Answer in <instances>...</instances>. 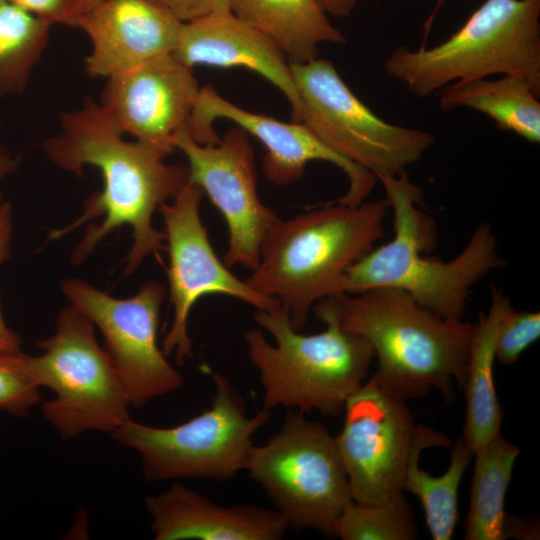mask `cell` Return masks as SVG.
Instances as JSON below:
<instances>
[{
  "label": "cell",
  "mask_w": 540,
  "mask_h": 540,
  "mask_svg": "<svg viewBox=\"0 0 540 540\" xmlns=\"http://www.w3.org/2000/svg\"><path fill=\"white\" fill-rule=\"evenodd\" d=\"M55 166L80 176L88 166L100 171L103 187L84 203L83 212L67 227L51 232L60 238L80 225L90 224L75 246L71 261L79 265L106 236L121 226L132 230V245L126 257L125 274H133L146 257L166 251L164 233L153 226L158 208L173 200L188 183V168L168 164L162 150L124 135L98 101L85 98L82 104L59 116V131L42 144Z\"/></svg>",
  "instance_id": "obj_1"
},
{
  "label": "cell",
  "mask_w": 540,
  "mask_h": 540,
  "mask_svg": "<svg viewBox=\"0 0 540 540\" xmlns=\"http://www.w3.org/2000/svg\"><path fill=\"white\" fill-rule=\"evenodd\" d=\"M313 310L371 344L378 361L371 378L396 397L419 398L435 388L450 403L453 383L463 388L474 325L442 318L394 287L331 294Z\"/></svg>",
  "instance_id": "obj_2"
},
{
  "label": "cell",
  "mask_w": 540,
  "mask_h": 540,
  "mask_svg": "<svg viewBox=\"0 0 540 540\" xmlns=\"http://www.w3.org/2000/svg\"><path fill=\"white\" fill-rule=\"evenodd\" d=\"M378 181L393 212L394 236L352 265L333 294L394 287L442 318L463 320L472 288L505 264L492 226L479 224L463 250L449 261L426 258L421 253L432 249L434 229L432 220L417 207L422 189L406 172Z\"/></svg>",
  "instance_id": "obj_3"
},
{
  "label": "cell",
  "mask_w": 540,
  "mask_h": 540,
  "mask_svg": "<svg viewBox=\"0 0 540 540\" xmlns=\"http://www.w3.org/2000/svg\"><path fill=\"white\" fill-rule=\"evenodd\" d=\"M386 198L348 206L337 201L290 219L279 218L267 231L258 265L247 284L275 298L301 331L313 306L335 292L347 270L385 234Z\"/></svg>",
  "instance_id": "obj_4"
},
{
  "label": "cell",
  "mask_w": 540,
  "mask_h": 540,
  "mask_svg": "<svg viewBox=\"0 0 540 540\" xmlns=\"http://www.w3.org/2000/svg\"><path fill=\"white\" fill-rule=\"evenodd\" d=\"M254 318L274 338L270 343L259 329L243 333L248 358L264 390L263 408L282 406L339 416L368 376L375 359L371 344L331 318L320 319L327 326L323 332L302 334L293 328L289 311L282 306L256 310Z\"/></svg>",
  "instance_id": "obj_5"
},
{
  "label": "cell",
  "mask_w": 540,
  "mask_h": 540,
  "mask_svg": "<svg viewBox=\"0 0 540 540\" xmlns=\"http://www.w3.org/2000/svg\"><path fill=\"white\" fill-rule=\"evenodd\" d=\"M383 67L417 97L495 74L522 77L540 96V0H485L444 42L400 46Z\"/></svg>",
  "instance_id": "obj_6"
},
{
  "label": "cell",
  "mask_w": 540,
  "mask_h": 540,
  "mask_svg": "<svg viewBox=\"0 0 540 540\" xmlns=\"http://www.w3.org/2000/svg\"><path fill=\"white\" fill-rule=\"evenodd\" d=\"M211 406L173 427H155L129 418L112 437L135 450L147 481L199 478L227 481L245 470L254 434L271 418L262 408L246 414L241 394L222 374L213 373Z\"/></svg>",
  "instance_id": "obj_7"
},
{
  "label": "cell",
  "mask_w": 540,
  "mask_h": 540,
  "mask_svg": "<svg viewBox=\"0 0 540 540\" xmlns=\"http://www.w3.org/2000/svg\"><path fill=\"white\" fill-rule=\"evenodd\" d=\"M36 345L42 353L26 354L27 368L39 387L54 391L42 413L62 438L88 431L111 434L130 418L124 383L82 312L70 304L62 308L54 334Z\"/></svg>",
  "instance_id": "obj_8"
},
{
  "label": "cell",
  "mask_w": 540,
  "mask_h": 540,
  "mask_svg": "<svg viewBox=\"0 0 540 540\" xmlns=\"http://www.w3.org/2000/svg\"><path fill=\"white\" fill-rule=\"evenodd\" d=\"M245 470L295 529L333 536L336 519L352 500L335 438L298 410L289 409L265 444L253 445Z\"/></svg>",
  "instance_id": "obj_9"
},
{
  "label": "cell",
  "mask_w": 540,
  "mask_h": 540,
  "mask_svg": "<svg viewBox=\"0 0 540 540\" xmlns=\"http://www.w3.org/2000/svg\"><path fill=\"white\" fill-rule=\"evenodd\" d=\"M304 124L323 144L381 177L398 176L422 159L435 142L432 133L391 124L366 106L331 61L291 63Z\"/></svg>",
  "instance_id": "obj_10"
},
{
  "label": "cell",
  "mask_w": 540,
  "mask_h": 540,
  "mask_svg": "<svg viewBox=\"0 0 540 540\" xmlns=\"http://www.w3.org/2000/svg\"><path fill=\"white\" fill-rule=\"evenodd\" d=\"M69 304L99 328L105 351L119 373L130 404L142 407L175 392L183 378L158 346L157 332L166 287L147 281L128 298H115L79 278L61 282Z\"/></svg>",
  "instance_id": "obj_11"
},
{
  "label": "cell",
  "mask_w": 540,
  "mask_h": 540,
  "mask_svg": "<svg viewBox=\"0 0 540 540\" xmlns=\"http://www.w3.org/2000/svg\"><path fill=\"white\" fill-rule=\"evenodd\" d=\"M203 196L199 186L188 182L173 200L158 208L167 241L169 266L166 272L173 309L172 323L161 349L166 356L174 354L179 365L193 353L188 320L193 306L201 297L226 295L256 310L280 306L275 298L258 293L245 280L236 277L218 258L200 216Z\"/></svg>",
  "instance_id": "obj_12"
},
{
  "label": "cell",
  "mask_w": 540,
  "mask_h": 540,
  "mask_svg": "<svg viewBox=\"0 0 540 540\" xmlns=\"http://www.w3.org/2000/svg\"><path fill=\"white\" fill-rule=\"evenodd\" d=\"M404 401L372 378L347 400L335 442L352 500L377 503L404 492L410 454L426 427L415 424Z\"/></svg>",
  "instance_id": "obj_13"
},
{
  "label": "cell",
  "mask_w": 540,
  "mask_h": 540,
  "mask_svg": "<svg viewBox=\"0 0 540 540\" xmlns=\"http://www.w3.org/2000/svg\"><path fill=\"white\" fill-rule=\"evenodd\" d=\"M186 157L188 182L199 186L220 211L228 229L223 262L254 270L269 228L280 218L258 195L255 153L248 133L232 127L217 144L194 141L187 128L174 139Z\"/></svg>",
  "instance_id": "obj_14"
},
{
  "label": "cell",
  "mask_w": 540,
  "mask_h": 540,
  "mask_svg": "<svg viewBox=\"0 0 540 540\" xmlns=\"http://www.w3.org/2000/svg\"><path fill=\"white\" fill-rule=\"evenodd\" d=\"M217 119L232 121L264 145V174L278 186L300 180L306 165L314 160L332 163L346 174L348 189L337 200L344 205L357 206L366 201L378 181L371 172L328 148L304 124L286 123L244 110L219 95L211 85H206L200 88L187 131L199 144H217L221 139L213 126Z\"/></svg>",
  "instance_id": "obj_15"
},
{
  "label": "cell",
  "mask_w": 540,
  "mask_h": 540,
  "mask_svg": "<svg viewBox=\"0 0 540 540\" xmlns=\"http://www.w3.org/2000/svg\"><path fill=\"white\" fill-rule=\"evenodd\" d=\"M200 88L192 68L167 54L106 78L98 103L123 135L170 155Z\"/></svg>",
  "instance_id": "obj_16"
},
{
  "label": "cell",
  "mask_w": 540,
  "mask_h": 540,
  "mask_svg": "<svg viewBox=\"0 0 540 540\" xmlns=\"http://www.w3.org/2000/svg\"><path fill=\"white\" fill-rule=\"evenodd\" d=\"M183 21L153 0H103L81 14L74 28L90 41L84 69L91 78H108L163 55L172 54Z\"/></svg>",
  "instance_id": "obj_17"
},
{
  "label": "cell",
  "mask_w": 540,
  "mask_h": 540,
  "mask_svg": "<svg viewBox=\"0 0 540 540\" xmlns=\"http://www.w3.org/2000/svg\"><path fill=\"white\" fill-rule=\"evenodd\" d=\"M172 54L191 68L244 67L258 73L287 98L292 121H300V99L285 53L269 36L238 19L229 9L183 22Z\"/></svg>",
  "instance_id": "obj_18"
},
{
  "label": "cell",
  "mask_w": 540,
  "mask_h": 540,
  "mask_svg": "<svg viewBox=\"0 0 540 540\" xmlns=\"http://www.w3.org/2000/svg\"><path fill=\"white\" fill-rule=\"evenodd\" d=\"M145 507L157 540H279L289 528L277 510L224 507L178 481L147 496Z\"/></svg>",
  "instance_id": "obj_19"
},
{
  "label": "cell",
  "mask_w": 540,
  "mask_h": 540,
  "mask_svg": "<svg viewBox=\"0 0 540 540\" xmlns=\"http://www.w3.org/2000/svg\"><path fill=\"white\" fill-rule=\"evenodd\" d=\"M513 309L509 297L493 286L488 312H479L474 325L463 386L466 412L461 437L472 453L501 434L504 412L493 379L495 342L503 322Z\"/></svg>",
  "instance_id": "obj_20"
},
{
  "label": "cell",
  "mask_w": 540,
  "mask_h": 540,
  "mask_svg": "<svg viewBox=\"0 0 540 540\" xmlns=\"http://www.w3.org/2000/svg\"><path fill=\"white\" fill-rule=\"evenodd\" d=\"M241 21L269 36L291 63L318 57V46L341 44L344 35L317 0H227Z\"/></svg>",
  "instance_id": "obj_21"
},
{
  "label": "cell",
  "mask_w": 540,
  "mask_h": 540,
  "mask_svg": "<svg viewBox=\"0 0 540 540\" xmlns=\"http://www.w3.org/2000/svg\"><path fill=\"white\" fill-rule=\"evenodd\" d=\"M530 83L519 76L454 82L441 89L439 105L450 111L469 108L491 118L499 129L529 143L540 142V102Z\"/></svg>",
  "instance_id": "obj_22"
},
{
  "label": "cell",
  "mask_w": 540,
  "mask_h": 540,
  "mask_svg": "<svg viewBox=\"0 0 540 540\" xmlns=\"http://www.w3.org/2000/svg\"><path fill=\"white\" fill-rule=\"evenodd\" d=\"M452 441L441 432L425 427L416 442L406 467L404 491L417 496L425 512L433 540H450L458 521V490L473 453L460 437L451 450L446 472L435 477L419 467L420 454L432 447L450 448Z\"/></svg>",
  "instance_id": "obj_23"
},
{
  "label": "cell",
  "mask_w": 540,
  "mask_h": 540,
  "mask_svg": "<svg viewBox=\"0 0 540 540\" xmlns=\"http://www.w3.org/2000/svg\"><path fill=\"white\" fill-rule=\"evenodd\" d=\"M520 448L501 434L473 453L470 505L464 522L465 540H505L512 520L505 513V496Z\"/></svg>",
  "instance_id": "obj_24"
},
{
  "label": "cell",
  "mask_w": 540,
  "mask_h": 540,
  "mask_svg": "<svg viewBox=\"0 0 540 540\" xmlns=\"http://www.w3.org/2000/svg\"><path fill=\"white\" fill-rule=\"evenodd\" d=\"M52 26L9 0H0V97L27 90Z\"/></svg>",
  "instance_id": "obj_25"
},
{
  "label": "cell",
  "mask_w": 540,
  "mask_h": 540,
  "mask_svg": "<svg viewBox=\"0 0 540 540\" xmlns=\"http://www.w3.org/2000/svg\"><path fill=\"white\" fill-rule=\"evenodd\" d=\"M333 536L343 540H411L417 524L403 492L377 503L350 500L335 521Z\"/></svg>",
  "instance_id": "obj_26"
},
{
  "label": "cell",
  "mask_w": 540,
  "mask_h": 540,
  "mask_svg": "<svg viewBox=\"0 0 540 540\" xmlns=\"http://www.w3.org/2000/svg\"><path fill=\"white\" fill-rule=\"evenodd\" d=\"M39 386L30 375L26 354L21 350L0 355V409L25 417L40 401Z\"/></svg>",
  "instance_id": "obj_27"
},
{
  "label": "cell",
  "mask_w": 540,
  "mask_h": 540,
  "mask_svg": "<svg viewBox=\"0 0 540 540\" xmlns=\"http://www.w3.org/2000/svg\"><path fill=\"white\" fill-rule=\"evenodd\" d=\"M539 337L540 312L513 309L497 334L495 358L501 364L512 365Z\"/></svg>",
  "instance_id": "obj_28"
},
{
  "label": "cell",
  "mask_w": 540,
  "mask_h": 540,
  "mask_svg": "<svg viewBox=\"0 0 540 540\" xmlns=\"http://www.w3.org/2000/svg\"><path fill=\"white\" fill-rule=\"evenodd\" d=\"M51 25L73 27L81 15L80 0H9Z\"/></svg>",
  "instance_id": "obj_29"
},
{
  "label": "cell",
  "mask_w": 540,
  "mask_h": 540,
  "mask_svg": "<svg viewBox=\"0 0 540 540\" xmlns=\"http://www.w3.org/2000/svg\"><path fill=\"white\" fill-rule=\"evenodd\" d=\"M183 22L220 9H228L227 0H153Z\"/></svg>",
  "instance_id": "obj_30"
},
{
  "label": "cell",
  "mask_w": 540,
  "mask_h": 540,
  "mask_svg": "<svg viewBox=\"0 0 540 540\" xmlns=\"http://www.w3.org/2000/svg\"><path fill=\"white\" fill-rule=\"evenodd\" d=\"M13 207L10 202L0 204V264L11 257Z\"/></svg>",
  "instance_id": "obj_31"
},
{
  "label": "cell",
  "mask_w": 540,
  "mask_h": 540,
  "mask_svg": "<svg viewBox=\"0 0 540 540\" xmlns=\"http://www.w3.org/2000/svg\"><path fill=\"white\" fill-rule=\"evenodd\" d=\"M21 351V337L5 322L0 307V355Z\"/></svg>",
  "instance_id": "obj_32"
},
{
  "label": "cell",
  "mask_w": 540,
  "mask_h": 540,
  "mask_svg": "<svg viewBox=\"0 0 540 540\" xmlns=\"http://www.w3.org/2000/svg\"><path fill=\"white\" fill-rule=\"evenodd\" d=\"M0 120V132H1ZM20 165L19 156L14 155L7 147L0 145V184L7 177L16 172ZM3 202V196L0 191V204Z\"/></svg>",
  "instance_id": "obj_33"
},
{
  "label": "cell",
  "mask_w": 540,
  "mask_h": 540,
  "mask_svg": "<svg viewBox=\"0 0 540 540\" xmlns=\"http://www.w3.org/2000/svg\"><path fill=\"white\" fill-rule=\"evenodd\" d=\"M327 14L347 17L352 14L358 0H317Z\"/></svg>",
  "instance_id": "obj_34"
},
{
  "label": "cell",
  "mask_w": 540,
  "mask_h": 540,
  "mask_svg": "<svg viewBox=\"0 0 540 540\" xmlns=\"http://www.w3.org/2000/svg\"><path fill=\"white\" fill-rule=\"evenodd\" d=\"M103 0H80L81 4V14L85 13L86 11L94 8L99 3H101Z\"/></svg>",
  "instance_id": "obj_35"
},
{
  "label": "cell",
  "mask_w": 540,
  "mask_h": 540,
  "mask_svg": "<svg viewBox=\"0 0 540 540\" xmlns=\"http://www.w3.org/2000/svg\"><path fill=\"white\" fill-rule=\"evenodd\" d=\"M441 1H443V0H441Z\"/></svg>",
  "instance_id": "obj_36"
}]
</instances>
